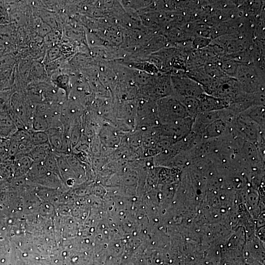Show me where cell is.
<instances>
[{
  "label": "cell",
  "mask_w": 265,
  "mask_h": 265,
  "mask_svg": "<svg viewBox=\"0 0 265 265\" xmlns=\"http://www.w3.org/2000/svg\"><path fill=\"white\" fill-rule=\"evenodd\" d=\"M156 107L160 125L172 124L189 116L183 104L173 95L156 100Z\"/></svg>",
  "instance_id": "1"
},
{
  "label": "cell",
  "mask_w": 265,
  "mask_h": 265,
  "mask_svg": "<svg viewBox=\"0 0 265 265\" xmlns=\"http://www.w3.org/2000/svg\"><path fill=\"white\" fill-rule=\"evenodd\" d=\"M235 79L246 93L265 92V72L252 63H241Z\"/></svg>",
  "instance_id": "2"
},
{
  "label": "cell",
  "mask_w": 265,
  "mask_h": 265,
  "mask_svg": "<svg viewBox=\"0 0 265 265\" xmlns=\"http://www.w3.org/2000/svg\"><path fill=\"white\" fill-rule=\"evenodd\" d=\"M231 125L246 141L254 144L260 151H265V131L249 117L240 113Z\"/></svg>",
  "instance_id": "3"
},
{
  "label": "cell",
  "mask_w": 265,
  "mask_h": 265,
  "mask_svg": "<svg viewBox=\"0 0 265 265\" xmlns=\"http://www.w3.org/2000/svg\"><path fill=\"white\" fill-rule=\"evenodd\" d=\"M172 95L176 98L182 97L198 98L204 93L203 86L189 78L184 71L171 75Z\"/></svg>",
  "instance_id": "4"
},
{
  "label": "cell",
  "mask_w": 265,
  "mask_h": 265,
  "mask_svg": "<svg viewBox=\"0 0 265 265\" xmlns=\"http://www.w3.org/2000/svg\"><path fill=\"white\" fill-rule=\"evenodd\" d=\"M35 105L30 102L25 91H14L11 96L10 106L28 131L31 130Z\"/></svg>",
  "instance_id": "5"
},
{
  "label": "cell",
  "mask_w": 265,
  "mask_h": 265,
  "mask_svg": "<svg viewBox=\"0 0 265 265\" xmlns=\"http://www.w3.org/2000/svg\"><path fill=\"white\" fill-rule=\"evenodd\" d=\"M198 113L225 109L229 103L225 100L203 93L199 98Z\"/></svg>",
  "instance_id": "6"
},
{
  "label": "cell",
  "mask_w": 265,
  "mask_h": 265,
  "mask_svg": "<svg viewBox=\"0 0 265 265\" xmlns=\"http://www.w3.org/2000/svg\"><path fill=\"white\" fill-rule=\"evenodd\" d=\"M231 127V124L218 120L207 125L201 133L200 137L202 140L217 138L226 134Z\"/></svg>",
  "instance_id": "7"
},
{
  "label": "cell",
  "mask_w": 265,
  "mask_h": 265,
  "mask_svg": "<svg viewBox=\"0 0 265 265\" xmlns=\"http://www.w3.org/2000/svg\"><path fill=\"white\" fill-rule=\"evenodd\" d=\"M46 132L48 136L49 143L53 151L57 153H63L64 149L63 129L49 128Z\"/></svg>",
  "instance_id": "8"
},
{
  "label": "cell",
  "mask_w": 265,
  "mask_h": 265,
  "mask_svg": "<svg viewBox=\"0 0 265 265\" xmlns=\"http://www.w3.org/2000/svg\"><path fill=\"white\" fill-rule=\"evenodd\" d=\"M50 81L57 88L63 90L67 97L70 91V75L62 70L57 71L51 75Z\"/></svg>",
  "instance_id": "9"
},
{
  "label": "cell",
  "mask_w": 265,
  "mask_h": 265,
  "mask_svg": "<svg viewBox=\"0 0 265 265\" xmlns=\"http://www.w3.org/2000/svg\"><path fill=\"white\" fill-rule=\"evenodd\" d=\"M241 113L249 117L256 123L262 130L265 131V106H254Z\"/></svg>",
  "instance_id": "10"
},
{
  "label": "cell",
  "mask_w": 265,
  "mask_h": 265,
  "mask_svg": "<svg viewBox=\"0 0 265 265\" xmlns=\"http://www.w3.org/2000/svg\"><path fill=\"white\" fill-rule=\"evenodd\" d=\"M240 63L223 57H218L217 60V64L224 74L228 77L235 79L238 73Z\"/></svg>",
  "instance_id": "11"
},
{
  "label": "cell",
  "mask_w": 265,
  "mask_h": 265,
  "mask_svg": "<svg viewBox=\"0 0 265 265\" xmlns=\"http://www.w3.org/2000/svg\"><path fill=\"white\" fill-rule=\"evenodd\" d=\"M53 150L49 143L35 146L28 155L35 162H42Z\"/></svg>",
  "instance_id": "12"
},
{
  "label": "cell",
  "mask_w": 265,
  "mask_h": 265,
  "mask_svg": "<svg viewBox=\"0 0 265 265\" xmlns=\"http://www.w3.org/2000/svg\"><path fill=\"white\" fill-rule=\"evenodd\" d=\"M186 108L189 116L195 119L198 113L199 101L198 98L189 97L176 98Z\"/></svg>",
  "instance_id": "13"
},
{
  "label": "cell",
  "mask_w": 265,
  "mask_h": 265,
  "mask_svg": "<svg viewBox=\"0 0 265 265\" xmlns=\"http://www.w3.org/2000/svg\"><path fill=\"white\" fill-rule=\"evenodd\" d=\"M30 140L35 146H38L49 143L48 138L46 132L29 131Z\"/></svg>",
  "instance_id": "14"
},
{
  "label": "cell",
  "mask_w": 265,
  "mask_h": 265,
  "mask_svg": "<svg viewBox=\"0 0 265 265\" xmlns=\"http://www.w3.org/2000/svg\"><path fill=\"white\" fill-rule=\"evenodd\" d=\"M48 129L49 125L45 118L38 115L33 116L31 130L38 132H46Z\"/></svg>",
  "instance_id": "15"
},
{
  "label": "cell",
  "mask_w": 265,
  "mask_h": 265,
  "mask_svg": "<svg viewBox=\"0 0 265 265\" xmlns=\"http://www.w3.org/2000/svg\"><path fill=\"white\" fill-rule=\"evenodd\" d=\"M13 92L14 91L12 88L0 90V111L6 110L9 107L11 96Z\"/></svg>",
  "instance_id": "16"
},
{
  "label": "cell",
  "mask_w": 265,
  "mask_h": 265,
  "mask_svg": "<svg viewBox=\"0 0 265 265\" xmlns=\"http://www.w3.org/2000/svg\"><path fill=\"white\" fill-rule=\"evenodd\" d=\"M33 26L34 30L41 35L46 36L51 31V27L39 17L34 19Z\"/></svg>",
  "instance_id": "17"
},
{
  "label": "cell",
  "mask_w": 265,
  "mask_h": 265,
  "mask_svg": "<svg viewBox=\"0 0 265 265\" xmlns=\"http://www.w3.org/2000/svg\"><path fill=\"white\" fill-rule=\"evenodd\" d=\"M0 128L5 130H17L6 110L0 111Z\"/></svg>",
  "instance_id": "18"
},
{
  "label": "cell",
  "mask_w": 265,
  "mask_h": 265,
  "mask_svg": "<svg viewBox=\"0 0 265 265\" xmlns=\"http://www.w3.org/2000/svg\"><path fill=\"white\" fill-rule=\"evenodd\" d=\"M42 163L49 170L55 171L58 169L56 155L53 151L50 153Z\"/></svg>",
  "instance_id": "19"
},
{
  "label": "cell",
  "mask_w": 265,
  "mask_h": 265,
  "mask_svg": "<svg viewBox=\"0 0 265 265\" xmlns=\"http://www.w3.org/2000/svg\"><path fill=\"white\" fill-rule=\"evenodd\" d=\"M212 40L209 37H195L192 40V46L194 50H199L209 46Z\"/></svg>",
  "instance_id": "20"
},
{
  "label": "cell",
  "mask_w": 265,
  "mask_h": 265,
  "mask_svg": "<svg viewBox=\"0 0 265 265\" xmlns=\"http://www.w3.org/2000/svg\"><path fill=\"white\" fill-rule=\"evenodd\" d=\"M45 41L49 45H52V47L54 46V43L57 44L61 39V35L58 30L51 31L46 35Z\"/></svg>",
  "instance_id": "21"
}]
</instances>
